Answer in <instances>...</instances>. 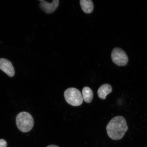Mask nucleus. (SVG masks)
Wrapping results in <instances>:
<instances>
[{
    "label": "nucleus",
    "mask_w": 147,
    "mask_h": 147,
    "mask_svg": "<svg viewBox=\"0 0 147 147\" xmlns=\"http://www.w3.org/2000/svg\"><path fill=\"white\" fill-rule=\"evenodd\" d=\"M128 127L123 117L119 116L112 119L106 127L108 136L113 140H119L124 136Z\"/></svg>",
    "instance_id": "1"
},
{
    "label": "nucleus",
    "mask_w": 147,
    "mask_h": 147,
    "mask_svg": "<svg viewBox=\"0 0 147 147\" xmlns=\"http://www.w3.org/2000/svg\"><path fill=\"white\" fill-rule=\"evenodd\" d=\"M16 125L18 129L23 133L30 131L34 126V121L30 113L22 112L16 117Z\"/></svg>",
    "instance_id": "2"
},
{
    "label": "nucleus",
    "mask_w": 147,
    "mask_h": 147,
    "mask_svg": "<svg viewBox=\"0 0 147 147\" xmlns=\"http://www.w3.org/2000/svg\"><path fill=\"white\" fill-rule=\"evenodd\" d=\"M64 96L66 102L74 106L81 105L83 101L81 93L75 88H70L65 90Z\"/></svg>",
    "instance_id": "3"
},
{
    "label": "nucleus",
    "mask_w": 147,
    "mask_h": 147,
    "mask_svg": "<svg viewBox=\"0 0 147 147\" xmlns=\"http://www.w3.org/2000/svg\"><path fill=\"white\" fill-rule=\"evenodd\" d=\"M111 57L113 63L119 66L126 65L128 61V56L126 53L119 48H115L113 49Z\"/></svg>",
    "instance_id": "4"
},
{
    "label": "nucleus",
    "mask_w": 147,
    "mask_h": 147,
    "mask_svg": "<svg viewBox=\"0 0 147 147\" xmlns=\"http://www.w3.org/2000/svg\"><path fill=\"white\" fill-rule=\"evenodd\" d=\"M41 2L39 7L41 10L47 14L52 13L58 7L59 5V0H53V2L49 3L45 0H40Z\"/></svg>",
    "instance_id": "5"
},
{
    "label": "nucleus",
    "mask_w": 147,
    "mask_h": 147,
    "mask_svg": "<svg viewBox=\"0 0 147 147\" xmlns=\"http://www.w3.org/2000/svg\"><path fill=\"white\" fill-rule=\"evenodd\" d=\"M0 69L10 77L15 74L14 68L9 60L5 58L0 59Z\"/></svg>",
    "instance_id": "6"
},
{
    "label": "nucleus",
    "mask_w": 147,
    "mask_h": 147,
    "mask_svg": "<svg viewBox=\"0 0 147 147\" xmlns=\"http://www.w3.org/2000/svg\"><path fill=\"white\" fill-rule=\"evenodd\" d=\"M112 88L108 84H102L99 88L97 91V94L99 98L102 100L105 99L107 95L111 92Z\"/></svg>",
    "instance_id": "7"
},
{
    "label": "nucleus",
    "mask_w": 147,
    "mask_h": 147,
    "mask_svg": "<svg viewBox=\"0 0 147 147\" xmlns=\"http://www.w3.org/2000/svg\"><path fill=\"white\" fill-rule=\"evenodd\" d=\"M82 10L86 13H90L93 11L94 5L91 0H81L80 1Z\"/></svg>",
    "instance_id": "8"
},
{
    "label": "nucleus",
    "mask_w": 147,
    "mask_h": 147,
    "mask_svg": "<svg viewBox=\"0 0 147 147\" xmlns=\"http://www.w3.org/2000/svg\"><path fill=\"white\" fill-rule=\"evenodd\" d=\"M82 96L84 101L88 103L91 102L93 98V92L91 88L85 87L83 88Z\"/></svg>",
    "instance_id": "9"
},
{
    "label": "nucleus",
    "mask_w": 147,
    "mask_h": 147,
    "mask_svg": "<svg viewBox=\"0 0 147 147\" xmlns=\"http://www.w3.org/2000/svg\"><path fill=\"white\" fill-rule=\"evenodd\" d=\"M7 146L6 141L3 139H0V147H6Z\"/></svg>",
    "instance_id": "10"
},
{
    "label": "nucleus",
    "mask_w": 147,
    "mask_h": 147,
    "mask_svg": "<svg viewBox=\"0 0 147 147\" xmlns=\"http://www.w3.org/2000/svg\"><path fill=\"white\" fill-rule=\"evenodd\" d=\"M47 147H59L58 146H56V145H49V146H48Z\"/></svg>",
    "instance_id": "11"
}]
</instances>
